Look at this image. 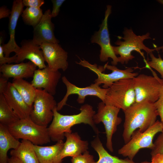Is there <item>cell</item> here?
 I'll return each mask as SVG.
<instances>
[{
  "label": "cell",
  "mask_w": 163,
  "mask_h": 163,
  "mask_svg": "<svg viewBox=\"0 0 163 163\" xmlns=\"http://www.w3.org/2000/svg\"><path fill=\"white\" fill-rule=\"evenodd\" d=\"M78 114L64 115L60 114L56 107L53 110V117L51 123L48 127L51 140L57 142L63 140L64 134L67 132L72 133L71 128L73 126L83 123L88 124L98 135L99 132L93 120V117L96 113L92 106L88 104L82 105Z\"/></svg>",
  "instance_id": "6da1fadb"
},
{
  "label": "cell",
  "mask_w": 163,
  "mask_h": 163,
  "mask_svg": "<svg viewBox=\"0 0 163 163\" xmlns=\"http://www.w3.org/2000/svg\"><path fill=\"white\" fill-rule=\"evenodd\" d=\"M125 120L122 136L125 144L137 129L143 132L154 124L159 116L154 103L145 101L134 104L123 111Z\"/></svg>",
  "instance_id": "7a4b0ae2"
},
{
  "label": "cell",
  "mask_w": 163,
  "mask_h": 163,
  "mask_svg": "<svg viewBox=\"0 0 163 163\" xmlns=\"http://www.w3.org/2000/svg\"><path fill=\"white\" fill-rule=\"evenodd\" d=\"M123 34V37H118L122 39L123 40H118L115 43L118 46H113L115 55L120 56L118 59L119 62L121 64H127L130 60L135 58L131 53L133 51H136L143 56L141 51L142 50L145 51L148 54L155 51L154 49L148 48L143 43L145 40L151 38L149 33H147L142 35H137L134 33L132 28H125Z\"/></svg>",
  "instance_id": "3957f363"
},
{
  "label": "cell",
  "mask_w": 163,
  "mask_h": 163,
  "mask_svg": "<svg viewBox=\"0 0 163 163\" xmlns=\"http://www.w3.org/2000/svg\"><path fill=\"white\" fill-rule=\"evenodd\" d=\"M7 126L11 134L18 139L26 140L39 145L50 142L47 126L37 124L30 118L19 119Z\"/></svg>",
  "instance_id": "277c9868"
},
{
  "label": "cell",
  "mask_w": 163,
  "mask_h": 163,
  "mask_svg": "<svg viewBox=\"0 0 163 163\" xmlns=\"http://www.w3.org/2000/svg\"><path fill=\"white\" fill-rule=\"evenodd\" d=\"M76 63L82 66L87 68L94 72L97 78L94 81L99 85L102 84L103 88L107 89L114 82L122 79L133 78L138 75L133 72L132 67H128L124 70L120 69L116 66L106 64L104 67H98L96 64H92L85 59H80Z\"/></svg>",
  "instance_id": "5b68a950"
},
{
  "label": "cell",
  "mask_w": 163,
  "mask_h": 163,
  "mask_svg": "<svg viewBox=\"0 0 163 163\" xmlns=\"http://www.w3.org/2000/svg\"><path fill=\"white\" fill-rule=\"evenodd\" d=\"M135 101L133 79L125 78L114 82L108 88L104 103L124 111L134 104Z\"/></svg>",
  "instance_id": "8992f818"
},
{
  "label": "cell",
  "mask_w": 163,
  "mask_h": 163,
  "mask_svg": "<svg viewBox=\"0 0 163 163\" xmlns=\"http://www.w3.org/2000/svg\"><path fill=\"white\" fill-rule=\"evenodd\" d=\"M163 132V125L161 121L155 123L143 132H135L129 141L118 151L119 154L129 159H133L139 151L143 148L152 149L154 145L153 139L155 135Z\"/></svg>",
  "instance_id": "52a82bcc"
},
{
  "label": "cell",
  "mask_w": 163,
  "mask_h": 163,
  "mask_svg": "<svg viewBox=\"0 0 163 163\" xmlns=\"http://www.w3.org/2000/svg\"><path fill=\"white\" fill-rule=\"evenodd\" d=\"M57 104L53 95L37 88L30 118L38 125L47 126L53 119V110Z\"/></svg>",
  "instance_id": "ba28073f"
},
{
  "label": "cell",
  "mask_w": 163,
  "mask_h": 163,
  "mask_svg": "<svg viewBox=\"0 0 163 163\" xmlns=\"http://www.w3.org/2000/svg\"><path fill=\"white\" fill-rule=\"evenodd\" d=\"M152 72L153 76L140 74L133 78L136 95L135 104L146 101L154 103L158 99L163 80Z\"/></svg>",
  "instance_id": "9c48e42d"
},
{
  "label": "cell",
  "mask_w": 163,
  "mask_h": 163,
  "mask_svg": "<svg viewBox=\"0 0 163 163\" xmlns=\"http://www.w3.org/2000/svg\"><path fill=\"white\" fill-rule=\"evenodd\" d=\"M97 108V112L93 117V121L95 124L101 122L103 124L107 137L106 147L109 151L113 152L112 136L122 121V119L118 116L120 109L107 105L102 101L98 104Z\"/></svg>",
  "instance_id": "30bf717a"
},
{
  "label": "cell",
  "mask_w": 163,
  "mask_h": 163,
  "mask_svg": "<svg viewBox=\"0 0 163 163\" xmlns=\"http://www.w3.org/2000/svg\"><path fill=\"white\" fill-rule=\"evenodd\" d=\"M112 6L108 5L105 11L104 18L100 25L99 30L96 32L91 38V42L98 44L101 50L99 55L100 60L102 62L107 61L109 58L112 61V65L116 66L119 62L118 57L115 55L110 39L108 27V20L111 13Z\"/></svg>",
  "instance_id": "8fae6325"
},
{
  "label": "cell",
  "mask_w": 163,
  "mask_h": 163,
  "mask_svg": "<svg viewBox=\"0 0 163 163\" xmlns=\"http://www.w3.org/2000/svg\"><path fill=\"white\" fill-rule=\"evenodd\" d=\"M62 80L66 85V92L62 99L57 104L56 109L58 111L61 110L64 106L67 105L66 102L69 97L72 94H77V101L79 104L84 103L86 97L89 96H96L102 101L104 102L108 88H102L95 83L85 87H79L71 83L65 76L62 77Z\"/></svg>",
  "instance_id": "7c38bea8"
},
{
  "label": "cell",
  "mask_w": 163,
  "mask_h": 163,
  "mask_svg": "<svg viewBox=\"0 0 163 163\" xmlns=\"http://www.w3.org/2000/svg\"><path fill=\"white\" fill-rule=\"evenodd\" d=\"M45 62L54 71H66L68 67V53L58 43H44L40 46Z\"/></svg>",
  "instance_id": "4fadbf2b"
},
{
  "label": "cell",
  "mask_w": 163,
  "mask_h": 163,
  "mask_svg": "<svg viewBox=\"0 0 163 163\" xmlns=\"http://www.w3.org/2000/svg\"><path fill=\"white\" fill-rule=\"evenodd\" d=\"M61 75L59 70H53L47 66L43 69L35 71L31 83L36 88H43L53 95L56 93V87Z\"/></svg>",
  "instance_id": "5bb4252c"
},
{
  "label": "cell",
  "mask_w": 163,
  "mask_h": 163,
  "mask_svg": "<svg viewBox=\"0 0 163 163\" xmlns=\"http://www.w3.org/2000/svg\"><path fill=\"white\" fill-rule=\"evenodd\" d=\"M24 6L22 0H15L13 2L8 24L10 39L7 43L2 44L4 54L6 57H9L10 53L13 52L15 54L17 53L20 49V47L15 41V35L17 22L23 12Z\"/></svg>",
  "instance_id": "9a60e30c"
},
{
  "label": "cell",
  "mask_w": 163,
  "mask_h": 163,
  "mask_svg": "<svg viewBox=\"0 0 163 163\" xmlns=\"http://www.w3.org/2000/svg\"><path fill=\"white\" fill-rule=\"evenodd\" d=\"M51 13L50 9L46 10L40 22L34 28L32 40L40 46L44 43H59L54 35V25L51 21Z\"/></svg>",
  "instance_id": "2e32d148"
},
{
  "label": "cell",
  "mask_w": 163,
  "mask_h": 163,
  "mask_svg": "<svg viewBox=\"0 0 163 163\" xmlns=\"http://www.w3.org/2000/svg\"><path fill=\"white\" fill-rule=\"evenodd\" d=\"M21 46L17 53L15 63H19L28 59L38 68L42 69L46 66L43 51L40 46L34 43L32 39L24 40L21 43Z\"/></svg>",
  "instance_id": "e0dca14e"
},
{
  "label": "cell",
  "mask_w": 163,
  "mask_h": 163,
  "mask_svg": "<svg viewBox=\"0 0 163 163\" xmlns=\"http://www.w3.org/2000/svg\"><path fill=\"white\" fill-rule=\"evenodd\" d=\"M66 141L57 158L56 163H62L63 158L72 157L83 154L88 149L89 143L83 140L77 132L66 133L64 134Z\"/></svg>",
  "instance_id": "ac0fdd59"
},
{
  "label": "cell",
  "mask_w": 163,
  "mask_h": 163,
  "mask_svg": "<svg viewBox=\"0 0 163 163\" xmlns=\"http://www.w3.org/2000/svg\"><path fill=\"white\" fill-rule=\"evenodd\" d=\"M3 94L9 106L20 119L30 118L32 108L26 104L11 83L8 82Z\"/></svg>",
  "instance_id": "d6986e66"
},
{
  "label": "cell",
  "mask_w": 163,
  "mask_h": 163,
  "mask_svg": "<svg viewBox=\"0 0 163 163\" xmlns=\"http://www.w3.org/2000/svg\"><path fill=\"white\" fill-rule=\"evenodd\" d=\"M37 66L30 61L16 64H5L0 66L2 75L9 79L23 78L33 77Z\"/></svg>",
  "instance_id": "ffe728a7"
},
{
  "label": "cell",
  "mask_w": 163,
  "mask_h": 163,
  "mask_svg": "<svg viewBox=\"0 0 163 163\" xmlns=\"http://www.w3.org/2000/svg\"><path fill=\"white\" fill-rule=\"evenodd\" d=\"M20 143L11 134L7 126L0 123V163H8V151L17 149Z\"/></svg>",
  "instance_id": "44dd1931"
},
{
  "label": "cell",
  "mask_w": 163,
  "mask_h": 163,
  "mask_svg": "<svg viewBox=\"0 0 163 163\" xmlns=\"http://www.w3.org/2000/svg\"><path fill=\"white\" fill-rule=\"evenodd\" d=\"M63 140L57 142L55 145L47 146L34 145L40 163H56L57 158L63 148Z\"/></svg>",
  "instance_id": "7402d4cb"
},
{
  "label": "cell",
  "mask_w": 163,
  "mask_h": 163,
  "mask_svg": "<svg viewBox=\"0 0 163 163\" xmlns=\"http://www.w3.org/2000/svg\"><path fill=\"white\" fill-rule=\"evenodd\" d=\"M33 146L31 142L22 139L17 149L11 151L10 155L18 158L22 163H40Z\"/></svg>",
  "instance_id": "603a6c76"
},
{
  "label": "cell",
  "mask_w": 163,
  "mask_h": 163,
  "mask_svg": "<svg viewBox=\"0 0 163 163\" xmlns=\"http://www.w3.org/2000/svg\"><path fill=\"white\" fill-rule=\"evenodd\" d=\"M11 83L26 104L32 108L37 89L23 78L13 79Z\"/></svg>",
  "instance_id": "cb8c5ba5"
},
{
  "label": "cell",
  "mask_w": 163,
  "mask_h": 163,
  "mask_svg": "<svg viewBox=\"0 0 163 163\" xmlns=\"http://www.w3.org/2000/svg\"><path fill=\"white\" fill-rule=\"evenodd\" d=\"M91 145L99 157L98 161L94 163H136L128 158L122 159L110 155L104 148L98 135L91 142Z\"/></svg>",
  "instance_id": "d4e9b609"
},
{
  "label": "cell",
  "mask_w": 163,
  "mask_h": 163,
  "mask_svg": "<svg viewBox=\"0 0 163 163\" xmlns=\"http://www.w3.org/2000/svg\"><path fill=\"white\" fill-rule=\"evenodd\" d=\"M20 119L6 102L3 94H0V123L7 126Z\"/></svg>",
  "instance_id": "484cf974"
},
{
  "label": "cell",
  "mask_w": 163,
  "mask_h": 163,
  "mask_svg": "<svg viewBox=\"0 0 163 163\" xmlns=\"http://www.w3.org/2000/svg\"><path fill=\"white\" fill-rule=\"evenodd\" d=\"M43 14L40 8L27 7L21 15L24 22L35 27L40 22Z\"/></svg>",
  "instance_id": "4316f807"
},
{
  "label": "cell",
  "mask_w": 163,
  "mask_h": 163,
  "mask_svg": "<svg viewBox=\"0 0 163 163\" xmlns=\"http://www.w3.org/2000/svg\"><path fill=\"white\" fill-rule=\"evenodd\" d=\"M149 54L151 60L146 62V65L156 70L160 74L162 79L163 80V59L159 54L158 58L154 55L152 52Z\"/></svg>",
  "instance_id": "83f0119b"
},
{
  "label": "cell",
  "mask_w": 163,
  "mask_h": 163,
  "mask_svg": "<svg viewBox=\"0 0 163 163\" xmlns=\"http://www.w3.org/2000/svg\"><path fill=\"white\" fill-rule=\"evenodd\" d=\"M72 163H94V157L88 150L82 154L72 157Z\"/></svg>",
  "instance_id": "f1b7e54d"
},
{
  "label": "cell",
  "mask_w": 163,
  "mask_h": 163,
  "mask_svg": "<svg viewBox=\"0 0 163 163\" xmlns=\"http://www.w3.org/2000/svg\"><path fill=\"white\" fill-rule=\"evenodd\" d=\"M152 156L160 154H163V132L158 136L154 142V145L151 149Z\"/></svg>",
  "instance_id": "f546056e"
},
{
  "label": "cell",
  "mask_w": 163,
  "mask_h": 163,
  "mask_svg": "<svg viewBox=\"0 0 163 163\" xmlns=\"http://www.w3.org/2000/svg\"><path fill=\"white\" fill-rule=\"evenodd\" d=\"M154 104L160 117L161 122L163 125V82L160 90L158 99L154 103Z\"/></svg>",
  "instance_id": "4dcf8cb0"
},
{
  "label": "cell",
  "mask_w": 163,
  "mask_h": 163,
  "mask_svg": "<svg viewBox=\"0 0 163 163\" xmlns=\"http://www.w3.org/2000/svg\"><path fill=\"white\" fill-rule=\"evenodd\" d=\"M3 38L2 37L0 38V66L5 64H10L11 63L15 62L16 60V56L11 57H6L5 55L2 46Z\"/></svg>",
  "instance_id": "1f68e13d"
},
{
  "label": "cell",
  "mask_w": 163,
  "mask_h": 163,
  "mask_svg": "<svg viewBox=\"0 0 163 163\" xmlns=\"http://www.w3.org/2000/svg\"><path fill=\"white\" fill-rule=\"evenodd\" d=\"M65 1V0H51L53 6V9L51 13L52 18L55 17L58 15L60 11V8Z\"/></svg>",
  "instance_id": "d6a6232c"
},
{
  "label": "cell",
  "mask_w": 163,
  "mask_h": 163,
  "mask_svg": "<svg viewBox=\"0 0 163 163\" xmlns=\"http://www.w3.org/2000/svg\"><path fill=\"white\" fill-rule=\"evenodd\" d=\"M23 2L27 7L40 8L45 2L43 0H23Z\"/></svg>",
  "instance_id": "836d02e7"
},
{
  "label": "cell",
  "mask_w": 163,
  "mask_h": 163,
  "mask_svg": "<svg viewBox=\"0 0 163 163\" xmlns=\"http://www.w3.org/2000/svg\"><path fill=\"white\" fill-rule=\"evenodd\" d=\"M8 79L0 74V94H3L9 82L8 81Z\"/></svg>",
  "instance_id": "e575fe53"
},
{
  "label": "cell",
  "mask_w": 163,
  "mask_h": 163,
  "mask_svg": "<svg viewBox=\"0 0 163 163\" xmlns=\"http://www.w3.org/2000/svg\"><path fill=\"white\" fill-rule=\"evenodd\" d=\"M11 13V10L8 9L7 6L3 5L0 8V19L9 17Z\"/></svg>",
  "instance_id": "d590c367"
},
{
  "label": "cell",
  "mask_w": 163,
  "mask_h": 163,
  "mask_svg": "<svg viewBox=\"0 0 163 163\" xmlns=\"http://www.w3.org/2000/svg\"><path fill=\"white\" fill-rule=\"evenodd\" d=\"M151 163H163V154H157L152 156Z\"/></svg>",
  "instance_id": "8d00e7d4"
},
{
  "label": "cell",
  "mask_w": 163,
  "mask_h": 163,
  "mask_svg": "<svg viewBox=\"0 0 163 163\" xmlns=\"http://www.w3.org/2000/svg\"><path fill=\"white\" fill-rule=\"evenodd\" d=\"M8 163H22L18 158L11 156L8 158Z\"/></svg>",
  "instance_id": "74e56055"
},
{
  "label": "cell",
  "mask_w": 163,
  "mask_h": 163,
  "mask_svg": "<svg viewBox=\"0 0 163 163\" xmlns=\"http://www.w3.org/2000/svg\"><path fill=\"white\" fill-rule=\"evenodd\" d=\"M155 50L157 51H159L160 50H161L162 52H163V45L161 46L157 47L154 48Z\"/></svg>",
  "instance_id": "f35d334b"
},
{
  "label": "cell",
  "mask_w": 163,
  "mask_h": 163,
  "mask_svg": "<svg viewBox=\"0 0 163 163\" xmlns=\"http://www.w3.org/2000/svg\"><path fill=\"white\" fill-rule=\"evenodd\" d=\"M157 1L159 3L163 5V0H158Z\"/></svg>",
  "instance_id": "ab89813d"
},
{
  "label": "cell",
  "mask_w": 163,
  "mask_h": 163,
  "mask_svg": "<svg viewBox=\"0 0 163 163\" xmlns=\"http://www.w3.org/2000/svg\"><path fill=\"white\" fill-rule=\"evenodd\" d=\"M141 163H151V162H150L148 161H144V162H142Z\"/></svg>",
  "instance_id": "60d3db41"
}]
</instances>
